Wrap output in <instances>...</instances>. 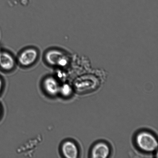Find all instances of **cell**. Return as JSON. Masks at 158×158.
Masks as SVG:
<instances>
[{"mask_svg":"<svg viewBox=\"0 0 158 158\" xmlns=\"http://www.w3.org/2000/svg\"><path fill=\"white\" fill-rule=\"evenodd\" d=\"M2 86V82L1 79H0V91H1Z\"/></svg>","mask_w":158,"mask_h":158,"instance_id":"9","label":"cell"},{"mask_svg":"<svg viewBox=\"0 0 158 158\" xmlns=\"http://www.w3.org/2000/svg\"><path fill=\"white\" fill-rule=\"evenodd\" d=\"M110 149L106 144L100 143L97 144L93 148L92 156L93 158H105L109 155Z\"/></svg>","mask_w":158,"mask_h":158,"instance_id":"5","label":"cell"},{"mask_svg":"<svg viewBox=\"0 0 158 158\" xmlns=\"http://www.w3.org/2000/svg\"><path fill=\"white\" fill-rule=\"evenodd\" d=\"M137 142L139 148L145 151H154L157 148V140L152 135L148 132L139 134L137 136Z\"/></svg>","mask_w":158,"mask_h":158,"instance_id":"1","label":"cell"},{"mask_svg":"<svg viewBox=\"0 0 158 158\" xmlns=\"http://www.w3.org/2000/svg\"><path fill=\"white\" fill-rule=\"evenodd\" d=\"M46 59L49 64L52 65L64 66L67 64L69 61L67 57L60 51H49L46 55Z\"/></svg>","mask_w":158,"mask_h":158,"instance_id":"2","label":"cell"},{"mask_svg":"<svg viewBox=\"0 0 158 158\" xmlns=\"http://www.w3.org/2000/svg\"><path fill=\"white\" fill-rule=\"evenodd\" d=\"M62 151L65 157L68 158H76L78 156V149L73 142L68 141L65 142L62 147Z\"/></svg>","mask_w":158,"mask_h":158,"instance_id":"6","label":"cell"},{"mask_svg":"<svg viewBox=\"0 0 158 158\" xmlns=\"http://www.w3.org/2000/svg\"><path fill=\"white\" fill-rule=\"evenodd\" d=\"M44 86L47 92L51 95H55L60 91V87L58 82L52 77H49L46 79Z\"/></svg>","mask_w":158,"mask_h":158,"instance_id":"7","label":"cell"},{"mask_svg":"<svg viewBox=\"0 0 158 158\" xmlns=\"http://www.w3.org/2000/svg\"><path fill=\"white\" fill-rule=\"evenodd\" d=\"M0 114H1V110H0Z\"/></svg>","mask_w":158,"mask_h":158,"instance_id":"10","label":"cell"},{"mask_svg":"<svg viewBox=\"0 0 158 158\" xmlns=\"http://www.w3.org/2000/svg\"><path fill=\"white\" fill-rule=\"evenodd\" d=\"M60 91L64 96L70 95L72 92V89L69 85L65 84L60 88Z\"/></svg>","mask_w":158,"mask_h":158,"instance_id":"8","label":"cell"},{"mask_svg":"<svg viewBox=\"0 0 158 158\" xmlns=\"http://www.w3.org/2000/svg\"><path fill=\"white\" fill-rule=\"evenodd\" d=\"M38 57V52L35 49L29 48L23 51L19 58V61L22 65L29 66L33 64Z\"/></svg>","mask_w":158,"mask_h":158,"instance_id":"3","label":"cell"},{"mask_svg":"<svg viewBox=\"0 0 158 158\" xmlns=\"http://www.w3.org/2000/svg\"><path fill=\"white\" fill-rule=\"evenodd\" d=\"M15 61L13 57L7 52H0V68L4 70H11L15 66Z\"/></svg>","mask_w":158,"mask_h":158,"instance_id":"4","label":"cell"}]
</instances>
